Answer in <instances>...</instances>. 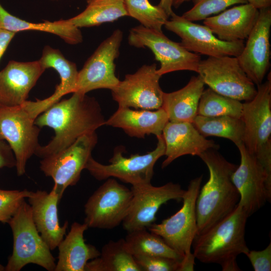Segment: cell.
Masks as SVG:
<instances>
[{
	"mask_svg": "<svg viewBox=\"0 0 271 271\" xmlns=\"http://www.w3.org/2000/svg\"><path fill=\"white\" fill-rule=\"evenodd\" d=\"M16 160L14 154L4 140L0 139V169L16 167Z\"/></svg>",
	"mask_w": 271,
	"mask_h": 271,
	"instance_id": "obj_38",
	"label": "cell"
},
{
	"mask_svg": "<svg viewBox=\"0 0 271 271\" xmlns=\"http://www.w3.org/2000/svg\"><path fill=\"white\" fill-rule=\"evenodd\" d=\"M128 16L138 20L144 27L162 31L169 16L159 5L154 6L149 0H124Z\"/></svg>",
	"mask_w": 271,
	"mask_h": 271,
	"instance_id": "obj_33",
	"label": "cell"
},
{
	"mask_svg": "<svg viewBox=\"0 0 271 271\" xmlns=\"http://www.w3.org/2000/svg\"><path fill=\"white\" fill-rule=\"evenodd\" d=\"M39 60L45 70L54 69L60 78V83L53 94L43 99L45 105L48 108L66 94L75 92L79 71L75 63L67 59L58 49L49 46H45Z\"/></svg>",
	"mask_w": 271,
	"mask_h": 271,
	"instance_id": "obj_27",
	"label": "cell"
},
{
	"mask_svg": "<svg viewBox=\"0 0 271 271\" xmlns=\"http://www.w3.org/2000/svg\"><path fill=\"white\" fill-rule=\"evenodd\" d=\"M51 1H58V0H51Z\"/></svg>",
	"mask_w": 271,
	"mask_h": 271,
	"instance_id": "obj_45",
	"label": "cell"
},
{
	"mask_svg": "<svg viewBox=\"0 0 271 271\" xmlns=\"http://www.w3.org/2000/svg\"><path fill=\"white\" fill-rule=\"evenodd\" d=\"M202 180L201 176L190 181L182 199V206L176 213L147 229L162 237L185 259L195 258L191 248L197 233L196 202Z\"/></svg>",
	"mask_w": 271,
	"mask_h": 271,
	"instance_id": "obj_6",
	"label": "cell"
},
{
	"mask_svg": "<svg viewBox=\"0 0 271 271\" xmlns=\"http://www.w3.org/2000/svg\"><path fill=\"white\" fill-rule=\"evenodd\" d=\"M13 235V249L6 271H20L29 263L54 271L55 259L41 236L32 218V209L25 201L8 222Z\"/></svg>",
	"mask_w": 271,
	"mask_h": 271,
	"instance_id": "obj_4",
	"label": "cell"
},
{
	"mask_svg": "<svg viewBox=\"0 0 271 271\" xmlns=\"http://www.w3.org/2000/svg\"><path fill=\"white\" fill-rule=\"evenodd\" d=\"M248 217L246 212L237 205L226 217L196 235L192 245L195 258L203 263L218 264L223 271L240 270L237 257L249 250L245 239Z\"/></svg>",
	"mask_w": 271,
	"mask_h": 271,
	"instance_id": "obj_3",
	"label": "cell"
},
{
	"mask_svg": "<svg viewBox=\"0 0 271 271\" xmlns=\"http://www.w3.org/2000/svg\"><path fill=\"white\" fill-rule=\"evenodd\" d=\"M158 5L165 11L169 17L174 13L172 10V0H160Z\"/></svg>",
	"mask_w": 271,
	"mask_h": 271,
	"instance_id": "obj_41",
	"label": "cell"
},
{
	"mask_svg": "<svg viewBox=\"0 0 271 271\" xmlns=\"http://www.w3.org/2000/svg\"><path fill=\"white\" fill-rule=\"evenodd\" d=\"M123 33L115 30L102 42L79 71L75 92L86 94L97 89L111 90L119 80L115 73L114 61L119 55Z\"/></svg>",
	"mask_w": 271,
	"mask_h": 271,
	"instance_id": "obj_13",
	"label": "cell"
},
{
	"mask_svg": "<svg viewBox=\"0 0 271 271\" xmlns=\"http://www.w3.org/2000/svg\"><path fill=\"white\" fill-rule=\"evenodd\" d=\"M164 26L181 39L180 44L188 51L208 57H237L243 49V41L227 42L216 37L211 30L188 21L173 13Z\"/></svg>",
	"mask_w": 271,
	"mask_h": 271,
	"instance_id": "obj_16",
	"label": "cell"
},
{
	"mask_svg": "<svg viewBox=\"0 0 271 271\" xmlns=\"http://www.w3.org/2000/svg\"><path fill=\"white\" fill-rule=\"evenodd\" d=\"M217 150L210 149L199 156L208 169L209 178L200 188L196 202L197 235L231 213L239 200L231 180L237 166L227 161Z\"/></svg>",
	"mask_w": 271,
	"mask_h": 271,
	"instance_id": "obj_2",
	"label": "cell"
},
{
	"mask_svg": "<svg viewBox=\"0 0 271 271\" xmlns=\"http://www.w3.org/2000/svg\"><path fill=\"white\" fill-rule=\"evenodd\" d=\"M5 270V267L0 263V271Z\"/></svg>",
	"mask_w": 271,
	"mask_h": 271,
	"instance_id": "obj_43",
	"label": "cell"
},
{
	"mask_svg": "<svg viewBox=\"0 0 271 271\" xmlns=\"http://www.w3.org/2000/svg\"><path fill=\"white\" fill-rule=\"evenodd\" d=\"M157 65H144L135 73L125 75L111 90L112 98L120 107L146 110L162 107L164 92L159 83L161 76Z\"/></svg>",
	"mask_w": 271,
	"mask_h": 271,
	"instance_id": "obj_14",
	"label": "cell"
},
{
	"mask_svg": "<svg viewBox=\"0 0 271 271\" xmlns=\"http://www.w3.org/2000/svg\"><path fill=\"white\" fill-rule=\"evenodd\" d=\"M128 251L132 255L160 256L180 262L183 257L169 246L160 236L147 229L128 232L125 239Z\"/></svg>",
	"mask_w": 271,
	"mask_h": 271,
	"instance_id": "obj_30",
	"label": "cell"
},
{
	"mask_svg": "<svg viewBox=\"0 0 271 271\" xmlns=\"http://www.w3.org/2000/svg\"><path fill=\"white\" fill-rule=\"evenodd\" d=\"M87 4L83 12L67 19L77 28L97 26L128 16L124 0H92Z\"/></svg>",
	"mask_w": 271,
	"mask_h": 271,
	"instance_id": "obj_29",
	"label": "cell"
},
{
	"mask_svg": "<svg viewBox=\"0 0 271 271\" xmlns=\"http://www.w3.org/2000/svg\"><path fill=\"white\" fill-rule=\"evenodd\" d=\"M39 60H12L0 71V105H20L45 71Z\"/></svg>",
	"mask_w": 271,
	"mask_h": 271,
	"instance_id": "obj_19",
	"label": "cell"
},
{
	"mask_svg": "<svg viewBox=\"0 0 271 271\" xmlns=\"http://www.w3.org/2000/svg\"><path fill=\"white\" fill-rule=\"evenodd\" d=\"M165 110L161 107L155 111L133 110L118 106L117 110L107 120L105 124L120 128L131 137L144 138L146 135H161L169 121Z\"/></svg>",
	"mask_w": 271,
	"mask_h": 271,
	"instance_id": "obj_23",
	"label": "cell"
},
{
	"mask_svg": "<svg viewBox=\"0 0 271 271\" xmlns=\"http://www.w3.org/2000/svg\"><path fill=\"white\" fill-rule=\"evenodd\" d=\"M156 148L144 155H131L129 157L123 155V147H116L108 165H103L90 157L85 169L96 180L102 181L110 177L138 187L151 184L154 166L159 158L165 156V144L161 135L157 137Z\"/></svg>",
	"mask_w": 271,
	"mask_h": 271,
	"instance_id": "obj_5",
	"label": "cell"
},
{
	"mask_svg": "<svg viewBox=\"0 0 271 271\" xmlns=\"http://www.w3.org/2000/svg\"><path fill=\"white\" fill-rule=\"evenodd\" d=\"M128 44L136 48H148L160 62L157 72L160 76L172 72L188 70L198 73L201 61L200 55L190 52L180 43L174 42L162 31L147 28L140 25L132 28Z\"/></svg>",
	"mask_w": 271,
	"mask_h": 271,
	"instance_id": "obj_8",
	"label": "cell"
},
{
	"mask_svg": "<svg viewBox=\"0 0 271 271\" xmlns=\"http://www.w3.org/2000/svg\"><path fill=\"white\" fill-rule=\"evenodd\" d=\"M194 6L185 12L182 17L191 21L205 20L235 4H247L246 0H192Z\"/></svg>",
	"mask_w": 271,
	"mask_h": 271,
	"instance_id": "obj_34",
	"label": "cell"
},
{
	"mask_svg": "<svg viewBox=\"0 0 271 271\" xmlns=\"http://www.w3.org/2000/svg\"><path fill=\"white\" fill-rule=\"evenodd\" d=\"M97 141L95 132L84 134L67 148L40 161L41 170L46 176L53 179V188L60 199L68 187L75 185L79 181Z\"/></svg>",
	"mask_w": 271,
	"mask_h": 271,
	"instance_id": "obj_10",
	"label": "cell"
},
{
	"mask_svg": "<svg viewBox=\"0 0 271 271\" xmlns=\"http://www.w3.org/2000/svg\"><path fill=\"white\" fill-rule=\"evenodd\" d=\"M198 73L215 92L240 101L250 100L257 92L236 57H208L200 61Z\"/></svg>",
	"mask_w": 271,
	"mask_h": 271,
	"instance_id": "obj_11",
	"label": "cell"
},
{
	"mask_svg": "<svg viewBox=\"0 0 271 271\" xmlns=\"http://www.w3.org/2000/svg\"><path fill=\"white\" fill-rule=\"evenodd\" d=\"M133 198L127 214L122 222L127 232L148 229L157 220L160 207L171 200H181L185 192L179 184L169 182L159 187L151 184L131 187Z\"/></svg>",
	"mask_w": 271,
	"mask_h": 271,
	"instance_id": "obj_17",
	"label": "cell"
},
{
	"mask_svg": "<svg viewBox=\"0 0 271 271\" xmlns=\"http://www.w3.org/2000/svg\"><path fill=\"white\" fill-rule=\"evenodd\" d=\"M0 28L15 33L22 31H37L55 35L71 45L80 43L83 37L79 28L68 20L54 22L32 23L24 20L9 13L0 3Z\"/></svg>",
	"mask_w": 271,
	"mask_h": 271,
	"instance_id": "obj_26",
	"label": "cell"
},
{
	"mask_svg": "<svg viewBox=\"0 0 271 271\" xmlns=\"http://www.w3.org/2000/svg\"><path fill=\"white\" fill-rule=\"evenodd\" d=\"M247 3L259 10L270 7L271 0H246Z\"/></svg>",
	"mask_w": 271,
	"mask_h": 271,
	"instance_id": "obj_40",
	"label": "cell"
},
{
	"mask_svg": "<svg viewBox=\"0 0 271 271\" xmlns=\"http://www.w3.org/2000/svg\"><path fill=\"white\" fill-rule=\"evenodd\" d=\"M205 84L200 76H193L182 88L164 92L162 107L171 121L192 123L197 115L199 100Z\"/></svg>",
	"mask_w": 271,
	"mask_h": 271,
	"instance_id": "obj_25",
	"label": "cell"
},
{
	"mask_svg": "<svg viewBox=\"0 0 271 271\" xmlns=\"http://www.w3.org/2000/svg\"><path fill=\"white\" fill-rule=\"evenodd\" d=\"M36 118L24 102L14 106L0 105V139L11 148L19 176L25 174L27 161L40 146V128L35 124Z\"/></svg>",
	"mask_w": 271,
	"mask_h": 271,
	"instance_id": "obj_7",
	"label": "cell"
},
{
	"mask_svg": "<svg viewBox=\"0 0 271 271\" xmlns=\"http://www.w3.org/2000/svg\"><path fill=\"white\" fill-rule=\"evenodd\" d=\"M85 271H142L128 251L124 239L110 240L102 248L100 255L89 260Z\"/></svg>",
	"mask_w": 271,
	"mask_h": 271,
	"instance_id": "obj_28",
	"label": "cell"
},
{
	"mask_svg": "<svg viewBox=\"0 0 271 271\" xmlns=\"http://www.w3.org/2000/svg\"><path fill=\"white\" fill-rule=\"evenodd\" d=\"M31 193L26 189L19 191L0 189V222L8 223Z\"/></svg>",
	"mask_w": 271,
	"mask_h": 271,
	"instance_id": "obj_35",
	"label": "cell"
},
{
	"mask_svg": "<svg viewBox=\"0 0 271 271\" xmlns=\"http://www.w3.org/2000/svg\"><path fill=\"white\" fill-rule=\"evenodd\" d=\"M85 224L74 222L65 238L58 246V260L54 271H85L87 263L100 255L97 248L85 242Z\"/></svg>",
	"mask_w": 271,
	"mask_h": 271,
	"instance_id": "obj_24",
	"label": "cell"
},
{
	"mask_svg": "<svg viewBox=\"0 0 271 271\" xmlns=\"http://www.w3.org/2000/svg\"><path fill=\"white\" fill-rule=\"evenodd\" d=\"M258 10L256 22L237 57L243 70L257 85L262 83L270 67V58L271 9Z\"/></svg>",
	"mask_w": 271,
	"mask_h": 271,
	"instance_id": "obj_18",
	"label": "cell"
},
{
	"mask_svg": "<svg viewBox=\"0 0 271 271\" xmlns=\"http://www.w3.org/2000/svg\"><path fill=\"white\" fill-rule=\"evenodd\" d=\"M192 123L204 137L214 136L225 138L236 146L243 143L244 124L241 118L197 115Z\"/></svg>",
	"mask_w": 271,
	"mask_h": 271,
	"instance_id": "obj_31",
	"label": "cell"
},
{
	"mask_svg": "<svg viewBox=\"0 0 271 271\" xmlns=\"http://www.w3.org/2000/svg\"><path fill=\"white\" fill-rule=\"evenodd\" d=\"M190 0H172V7L175 8H179L182 4Z\"/></svg>",
	"mask_w": 271,
	"mask_h": 271,
	"instance_id": "obj_42",
	"label": "cell"
},
{
	"mask_svg": "<svg viewBox=\"0 0 271 271\" xmlns=\"http://www.w3.org/2000/svg\"><path fill=\"white\" fill-rule=\"evenodd\" d=\"M236 147L240 153V163L232 173L231 180L239 194L238 205L249 217L267 201H270L271 177L243 143Z\"/></svg>",
	"mask_w": 271,
	"mask_h": 271,
	"instance_id": "obj_12",
	"label": "cell"
},
{
	"mask_svg": "<svg viewBox=\"0 0 271 271\" xmlns=\"http://www.w3.org/2000/svg\"><path fill=\"white\" fill-rule=\"evenodd\" d=\"M259 10L247 3L224 11L204 20L203 24L224 41L246 39L255 25Z\"/></svg>",
	"mask_w": 271,
	"mask_h": 271,
	"instance_id": "obj_22",
	"label": "cell"
},
{
	"mask_svg": "<svg viewBox=\"0 0 271 271\" xmlns=\"http://www.w3.org/2000/svg\"><path fill=\"white\" fill-rule=\"evenodd\" d=\"M133 198L131 189L108 178L88 198L84 205V223L88 227L113 229L127 214Z\"/></svg>",
	"mask_w": 271,
	"mask_h": 271,
	"instance_id": "obj_9",
	"label": "cell"
},
{
	"mask_svg": "<svg viewBox=\"0 0 271 271\" xmlns=\"http://www.w3.org/2000/svg\"><path fill=\"white\" fill-rule=\"evenodd\" d=\"M245 255L255 271L271 270V242L263 250H249Z\"/></svg>",
	"mask_w": 271,
	"mask_h": 271,
	"instance_id": "obj_37",
	"label": "cell"
},
{
	"mask_svg": "<svg viewBox=\"0 0 271 271\" xmlns=\"http://www.w3.org/2000/svg\"><path fill=\"white\" fill-rule=\"evenodd\" d=\"M134 259L142 271H179L181 262L166 257L134 255Z\"/></svg>",
	"mask_w": 271,
	"mask_h": 271,
	"instance_id": "obj_36",
	"label": "cell"
},
{
	"mask_svg": "<svg viewBox=\"0 0 271 271\" xmlns=\"http://www.w3.org/2000/svg\"><path fill=\"white\" fill-rule=\"evenodd\" d=\"M105 120L98 101L78 92L69 98L55 103L35 119L40 128L53 129L55 136L46 146L37 150L35 155L42 159L62 150L79 137L95 132Z\"/></svg>",
	"mask_w": 271,
	"mask_h": 271,
	"instance_id": "obj_1",
	"label": "cell"
},
{
	"mask_svg": "<svg viewBox=\"0 0 271 271\" xmlns=\"http://www.w3.org/2000/svg\"><path fill=\"white\" fill-rule=\"evenodd\" d=\"M16 34L0 28V60Z\"/></svg>",
	"mask_w": 271,
	"mask_h": 271,
	"instance_id": "obj_39",
	"label": "cell"
},
{
	"mask_svg": "<svg viewBox=\"0 0 271 271\" xmlns=\"http://www.w3.org/2000/svg\"><path fill=\"white\" fill-rule=\"evenodd\" d=\"M242 104L240 101L221 95L208 88L204 89L202 93L197 115L241 118Z\"/></svg>",
	"mask_w": 271,
	"mask_h": 271,
	"instance_id": "obj_32",
	"label": "cell"
},
{
	"mask_svg": "<svg viewBox=\"0 0 271 271\" xmlns=\"http://www.w3.org/2000/svg\"><path fill=\"white\" fill-rule=\"evenodd\" d=\"M162 136L165 144V156L162 168L169 165L176 159L190 155L199 156L210 149H218L219 146L207 140L189 122L169 121L164 127Z\"/></svg>",
	"mask_w": 271,
	"mask_h": 271,
	"instance_id": "obj_20",
	"label": "cell"
},
{
	"mask_svg": "<svg viewBox=\"0 0 271 271\" xmlns=\"http://www.w3.org/2000/svg\"><path fill=\"white\" fill-rule=\"evenodd\" d=\"M28 198L38 232L50 249H55L63 239L68 227V221L62 226L59 223L57 205L60 199L58 193L53 188L49 193L37 190L31 191Z\"/></svg>",
	"mask_w": 271,
	"mask_h": 271,
	"instance_id": "obj_21",
	"label": "cell"
},
{
	"mask_svg": "<svg viewBox=\"0 0 271 271\" xmlns=\"http://www.w3.org/2000/svg\"><path fill=\"white\" fill-rule=\"evenodd\" d=\"M86 1V2L87 3V4L89 3L91 1H92V0H85Z\"/></svg>",
	"mask_w": 271,
	"mask_h": 271,
	"instance_id": "obj_44",
	"label": "cell"
},
{
	"mask_svg": "<svg viewBox=\"0 0 271 271\" xmlns=\"http://www.w3.org/2000/svg\"><path fill=\"white\" fill-rule=\"evenodd\" d=\"M241 118L244 124L243 143L256 155L271 149V79L257 85V92L242 104Z\"/></svg>",
	"mask_w": 271,
	"mask_h": 271,
	"instance_id": "obj_15",
	"label": "cell"
}]
</instances>
